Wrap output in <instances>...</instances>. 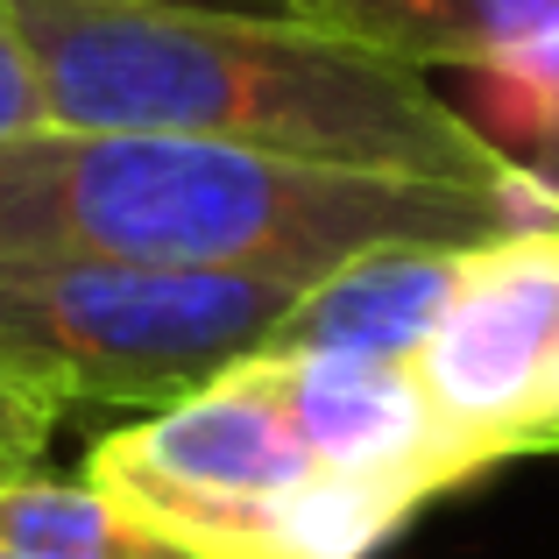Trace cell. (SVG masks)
<instances>
[{
  "instance_id": "6da1fadb",
  "label": "cell",
  "mask_w": 559,
  "mask_h": 559,
  "mask_svg": "<svg viewBox=\"0 0 559 559\" xmlns=\"http://www.w3.org/2000/svg\"><path fill=\"white\" fill-rule=\"evenodd\" d=\"M50 128L185 135L312 170L503 185L518 164L425 71L284 14L142 0H0Z\"/></svg>"
},
{
  "instance_id": "7a4b0ae2",
  "label": "cell",
  "mask_w": 559,
  "mask_h": 559,
  "mask_svg": "<svg viewBox=\"0 0 559 559\" xmlns=\"http://www.w3.org/2000/svg\"><path fill=\"white\" fill-rule=\"evenodd\" d=\"M559 219L546 185L312 170L185 135L36 128L0 142V255L319 284L376 248H489Z\"/></svg>"
},
{
  "instance_id": "3957f363",
  "label": "cell",
  "mask_w": 559,
  "mask_h": 559,
  "mask_svg": "<svg viewBox=\"0 0 559 559\" xmlns=\"http://www.w3.org/2000/svg\"><path fill=\"white\" fill-rule=\"evenodd\" d=\"M305 284L135 270L85 255H0V376L71 411H150L199 396L276 341Z\"/></svg>"
},
{
  "instance_id": "277c9868",
  "label": "cell",
  "mask_w": 559,
  "mask_h": 559,
  "mask_svg": "<svg viewBox=\"0 0 559 559\" xmlns=\"http://www.w3.org/2000/svg\"><path fill=\"white\" fill-rule=\"evenodd\" d=\"M312 475L326 467L305 453L255 361L205 382L199 396L128 418L85 461V489L191 559H276L284 518Z\"/></svg>"
},
{
  "instance_id": "5b68a950",
  "label": "cell",
  "mask_w": 559,
  "mask_h": 559,
  "mask_svg": "<svg viewBox=\"0 0 559 559\" xmlns=\"http://www.w3.org/2000/svg\"><path fill=\"white\" fill-rule=\"evenodd\" d=\"M411 376L467 481L503 461H546L559 411V219L461 255Z\"/></svg>"
},
{
  "instance_id": "8992f818",
  "label": "cell",
  "mask_w": 559,
  "mask_h": 559,
  "mask_svg": "<svg viewBox=\"0 0 559 559\" xmlns=\"http://www.w3.org/2000/svg\"><path fill=\"white\" fill-rule=\"evenodd\" d=\"M255 369L270 376L276 404L290 411L305 453H312L326 475L382 481V489H404L411 503L467 489V467H461V453L447 447V432H439L411 361L262 347Z\"/></svg>"
},
{
  "instance_id": "52a82bcc",
  "label": "cell",
  "mask_w": 559,
  "mask_h": 559,
  "mask_svg": "<svg viewBox=\"0 0 559 559\" xmlns=\"http://www.w3.org/2000/svg\"><path fill=\"white\" fill-rule=\"evenodd\" d=\"M453 276H461L453 248H376V255H355L333 276L305 284V298L284 312L270 347H290V355L411 361L425 347V333H432Z\"/></svg>"
},
{
  "instance_id": "ba28073f",
  "label": "cell",
  "mask_w": 559,
  "mask_h": 559,
  "mask_svg": "<svg viewBox=\"0 0 559 559\" xmlns=\"http://www.w3.org/2000/svg\"><path fill=\"white\" fill-rule=\"evenodd\" d=\"M298 22L333 28L396 64H461L481 71L518 43L559 28V0H298Z\"/></svg>"
},
{
  "instance_id": "9c48e42d",
  "label": "cell",
  "mask_w": 559,
  "mask_h": 559,
  "mask_svg": "<svg viewBox=\"0 0 559 559\" xmlns=\"http://www.w3.org/2000/svg\"><path fill=\"white\" fill-rule=\"evenodd\" d=\"M0 559H191L170 538L128 524L99 489L64 475H8L0 481Z\"/></svg>"
},
{
  "instance_id": "30bf717a",
  "label": "cell",
  "mask_w": 559,
  "mask_h": 559,
  "mask_svg": "<svg viewBox=\"0 0 559 559\" xmlns=\"http://www.w3.org/2000/svg\"><path fill=\"white\" fill-rule=\"evenodd\" d=\"M475 114L467 121L496 142L503 164H518L532 185L559 199V28L518 43L510 57L475 71Z\"/></svg>"
},
{
  "instance_id": "8fae6325",
  "label": "cell",
  "mask_w": 559,
  "mask_h": 559,
  "mask_svg": "<svg viewBox=\"0 0 559 559\" xmlns=\"http://www.w3.org/2000/svg\"><path fill=\"white\" fill-rule=\"evenodd\" d=\"M57 425L64 418H57L43 396H28L22 382L0 376V481L8 475H36L43 453H50V439H57Z\"/></svg>"
},
{
  "instance_id": "7c38bea8",
  "label": "cell",
  "mask_w": 559,
  "mask_h": 559,
  "mask_svg": "<svg viewBox=\"0 0 559 559\" xmlns=\"http://www.w3.org/2000/svg\"><path fill=\"white\" fill-rule=\"evenodd\" d=\"M36 128H50V114H43V93H36L22 36H14V22L0 14V142H22V135H36Z\"/></svg>"
},
{
  "instance_id": "4fadbf2b",
  "label": "cell",
  "mask_w": 559,
  "mask_h": 559,
  "mask_svg": "<svg viewBox=\"0 0 559 559\" xmlns=\"http://www.w3.org/2000/svg\"><path fill=\"white\" fill-rule=\"evenodd\" d=\"M142 8H205V14H284V22H298V0H142Z\"/></svg>"
},
{
  "instance_id": "5bb4252c",
  "label": "cell",
  "mask_w": 559,
  "mask_h": 559,
  "mask_svg": "<svg viewBox=\"0 0 559 559\" xmlns=\"http://www.w3.org/2000/svg\"><path fill=\"white\" fill-rule=\"evenodd\" d=\"M552 461H559V411H552Z\"/></svg>"
}]
</instances>
